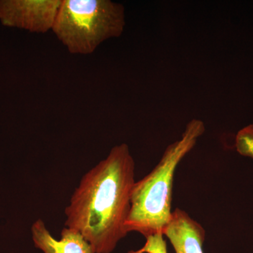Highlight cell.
Masks as SVG:
<instances>
[{"label":"cell","instance_id":"obj_1","mask_svg":"<svg viewBox=\"0 0 253 253\" xmlns=\"http://www.w3.org/2000/svg\"><path fill=\"white\" fill-rule=\"evenodd\" d=\"M135 162L129 146L116 145L82 178L65 210V226L79 232L94 253H111L128 234L135 184Z\"/></svg>","mask_w":253,"mask_h":253},{"label":"cell","instance_id":"obj_2","mask_svg":"<svg viewBox=\"0 0 253 253\" xmlns=\"http://www.w3.org/2000/svg\"><path fill=\"white\" fill-rule=\"evenodd\" d=\"M205 131L203 121H190L181 139L166 148L157 166L141 180L136 181L126 224L128 233L136 231L145 238L163 234L172 216L173 181L176 168L194 149Z\"/></svg>","mask_w":253,"mask_h":253},{"label":"cell","instance_id":"obj_3","mask_svg":"<svg viewBox=\"0 0 253 253\" xmlns=\"http://www.w3.org/2000/svg\"><path fill=\"white\" fill-rule=\"evenodd\" d=\"M126 26L125 8L111 0H62L51 31L71 54L94 53L119 38Z\"/></svg>","mask_w":253,"mask_h":253},{"label":"cell","instance_id":"obj_4","mask_svg":"<svg viewBox=\"0 0 253 253\" xmlns=\"http://www.w3.org/2000/svg\"><path fill=\"white\" fill-rule=\"evenodd\" d=\"M62 0L0 1V21L4 26L31 33L51 31Z\"/></svg>","mask_w":253,"mask_h":253},{"label":"cell","instance_id":"obj_5","mask_svg":"<svg viewBox=\"0 0 253 253\" xmlns=\"http://www.w3.org/2000/svg\"><path fill=\"white\" fill-rule=\"evenodd\" d=\"M163 234L169 240L176 253H204V228L179 208L173 211Z\"/></svg>","mask_w":253,"mask_h":253},{"label":"cell","instance_id":"obj_6","mask_svg":"<svg viewBox=\"0 0 253 253\" xmlns=\"http://www.w3.org/2000/svg\"><path fill=\"white\" fill-rule=\"evenodd\" d=\"M32 237L35 246L43 253H94L92 248L78 231L63 228L61 239H56L42 219L33 223Z\"/></svg>","mask_w":253,"mask_h":253},{"label":"cell","instance_id":"obj_7","mask_svg":"<svg viewBox=\"0 0 253 253\" xmlns=\"http://www.w3.org/2000/svg\"><path fill=\"white\" fill-rule=\"evenodd\" d=\"M236 146L239 154L253 158V125L239 131L236 136Z\"/></svg>","mask_w":253,"mask_h":253},{"label":"cell","instance_id":"obj_8","mask_svg":"<svg viewBox=\"0 0 253 253\" xmlns=\"http://www.w3.org/2000/svg\"><path fill=\"white\" fill-rule=\"evenodd\" d=\"M163 234H157L146 237V243L141 249L129 251L128 253H168L167 244Z\"/></svg>","mask_w":253,"mask_h":253}]
</instances>
